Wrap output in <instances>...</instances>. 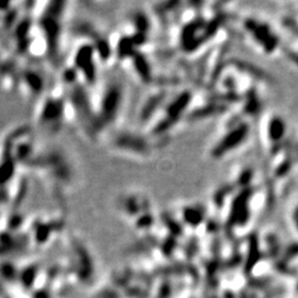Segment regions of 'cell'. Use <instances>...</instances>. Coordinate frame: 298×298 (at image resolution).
<instances>
[{
	"label": "cell",
	"instance_id": "cell-1",
	"mask_svg": "<svg viewBox=\"0 0 298 298\" xmlns=\"http://www.w3.org/2000/svg\"><path fill=\"white\" fill-rule=\"evenodd\" d=\"M244 26L248 31V34H250L248 38L253 40L254 44H256L255 46L258 48L263 46L262 51L268 52V54H270V52H273L278 46V39L276 38L270 28H268V26L263 24L262 21L258 22L252 19L246 21Z\"/></svg>",
	"mask_w": 298,
	"mask_h": 298
},
{
	"label": "cell",
	"instance_id": "cell-2",
	"mask_svg": "<svg viewBox=\"0 0 298 298\" xmlns=\"http://www.w3.org/2000/svg\"><path fill=\"white\" fill-rule=\"evenodd\" d=\"M248 134V128L246 125H241L236 130L228 132L223 135L219 142H216L211 149V156L214 158H221L226 154L233 152L232 149H236L242 145L244 140H246Z\"/></svg>",
	"mask_w": 298,
	"mask_h": 298
}]
</instances>
